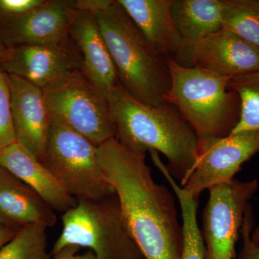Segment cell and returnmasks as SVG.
<instances>
[{"instance_id":"cell-12","label":"cell","mask_w":259,"mask_h":259,"mask_svg":"<svg viewBox=\"0 0 259 259\" xmlns=\"http://www.w3.org/2000/svg\"><path fill=\"white\" fill-rule=\"evenodd\" d=\"M75 12L74 1L47 0L25 14L0 15V38L6 49L69 41Z\"/></svg>"},{"instance_id":"cell-28","label":"cell","mask_w":259,"mask_h":259,"mask_svg":"<svg viewBox=\"0 0 259 259\" xmlns=\"http://www.w3.org/2000/svg\"><path fill=\"white\" fill-rule=\"evenodd\" d=\"M18 231L10 229L0 223V249L9 243L18 233Z\"/></svg>"},{"instance_id":"cell-25","label":"cell","mask_w":259,"mask_h":259,"mask_svg":"<svg viewBox=\"0 0 259 259\" xmlns=\"http://www.w3.org/2000/svg\"><path fill=\"white\" fill-rule=\"evenodd\" d=\"M47 0H0V15L16 16L25 14L45 3Z\"/></svg>"},{"instance_id":"cell-26","label":"cell","mask_w":259,"mask_h":259,"mask_svg":"<svg viewBox=\"0 0 259 259\" xmlns=\"http://www.w3.org/2000/svg\"><path fill=\"white\" fill-rule=\"evenodd\" d=\"M113 0H76L74 1L75 10L96 15L107 9Z\"/></svg>"},{"instance_id":"cell-21","label":"cell","mask_w":259,"mask_h":259,"mask_svg":"<svg viewBox=\"0 0 259 259\" xmlns=\"http://www.w3.org/2000/svg\"><path fill=\"white\" fill-rule=\"evenodd\" d=\"M229 87L241 102L239 120L231 134L259 132V73L233 78Z\"/></svg>"},{"instance_id":"cell-11","label":"cell","mask_w":259,"mask_h":259,"mask_svg":"<svg viewBox=\"0 0 259 259\" xmlns=\"http://www.w3.org/2000/svg\"><path fill=\"white\" fill-rule=\"evenodd\" d=\"M0 68L42 90L69 75L82 72V60L71 39L52 45L8 48L0 56Z\"/></svg>"},{"instance_id":"cell-20","label":"cell","mask_w":259,"mask_h":259,"mask_svg":"<svg viewBox=\"0 0 259 259\" xmlns=\"http://www.w3.org/2000/svg\"><path fill=\"white\" fill-rule=\"evenodd\" d=\"M223 29L259 49V0H224Z\"/></svg>"},{"instance_id":"cell-9","label":"cell","mask_w":259,"mask_h":259,"mask_svg":"<svg viewBox=\"0 0 259 259\" xmlns=\"http://www.w3.org/2000/svg\"><path fill=\"white\" fill-rule=\"evenodd\" d=\"M259 153V132L199 140L198 157L182 190L194 199L203 191L229 183L242 165Z\"/></svg>"},{"instance_id":"cell-4","label":"cell","mask_w":259,"mask_h":259,"mask_svg":"<svg viewBox=\"0 0 259 259\" xmlns=\"http://www.w3.org/2000/svg\"><path fill=\"white\" fill-rule=\"evenodd\" d=\"M168 60L171 87L164 102L178 109L198 140L231 134L241 112L239 96L229 87L231 79Z\"/></svg>"},{"instance_id":"cell-17","label":"cell","mask_w":259,"mask_h":259,"mask_svg":"<svg viewBox=\"0 0 259 259\" xmlns=\"http://www.w3.org/2000/svg\"><path fill=\"white\" fill-rule=\"evenodd\" d=\"M173 0H117L148 42L167 59L182 49V37L171 16Z\"/></svg>"},{"instance_id":"cell-18","label":"cell","mask_w":259,"mask_h":259,"mask_svg":"<svg viewBox=\"0 0 259 259\" xmlns=\"http://www.w3.org/2000/svg\"><path fill=\"white\" fill-rule=\"evenodd\" d=\"M224 0H173L171 16L188 46L223 29Z\"/></svg>"},{"instance_id":"cell-5","label":"cell","mask_w":259,"mask_h":259,"mask_svg":"<svg viewBox=\"0 0 259 259\" xmlns=\"http://www.w3.org/2000/svg\"><path fill=\"white\" fill-rule=\"evenodd\" d=\"M62 231L51 255L70 245L84 247L96 259H145L126 224L117 195L79 199L63 213Z\"/></svg>"},{"instance_id":"cell-30","label":"cell","mask_w":259,"mask_h":259,"mask_svg":"<svg viewBox=\"0 0 259 259\" xmlns=\"http://www.w3.org/2000/svg\"><path fill=\"white\" fill-rule=\"evenodd\" d=\"M6 49L5 46L3 45V42H2L1 38H0V56L4 53V51Z\"/></svg>"},{"instance_id":"cell-10","label":"cell","mask_w":259,"mask_h":259,"mask_svg":"<svg viewBox=\"0 0 259 259\" xmlns=\"http://www.w3.org/2000/svg\"><path fill=\"white\" fill-rule=\"evenodd\" d=\"M184 67L198 68L230 79L259 73V49L221 29L182 49L173 59Z\"/></svg>"},{"instance_id":"cell-14","label":"cell","mask_w":259,"mask_h":259,"mask_svg":"<svg viewBox=\"0 0 259 259\" xmlns=\"http://www.w3.org/2000/svg\"><path fill=\"white\" fill-rule=\"evenodd\" d=\"M70 35L81 55L83 74L106 95L118 81L96 16L76 10Z\"/></svg>"},{"instance_id":"cell-8","label":"cell","mask_w":259,"mask_h":259,"mask_svg":"<svg viewBox=\"0 0 259 259\" xmlns=\"http://www.w3.org/2000/svg\"><path fill=\"white\" fill-rule=\"evenodd\" d=\"M257 180H233L209 189L203 212L206 259H234L244 212L258 190Z\"/></svg>"},{"instance_id":"cell-1","label":"cell","mask_w":259,"mask_h":259,"mask_svg":"<svg viewBox=\"0 0 259 259\" xmlns=\"http://www.w3.org/2000/svg\"><path fill=\"white\" fill-rule=\"evenodd\" d=\"M97 157L145 259H180L183 235L175 197L153 180L146 154L113 138L97 146Z\"/></svg>"},{"instance_id":"cell-15","label":"cell","mask_w":259,"mask_h":259,"mask_svg":"<svg viewBox=\"0 0 259 259\" xmlns=\"http://www.w3.org/2000/svg\"><path fill=\"white\" fill-rule=\"evenodd\" d=\"M0 166L36 192L54 210L64 213L77 204L47 167L18 143L0 151Z\"/></svg>"},{"instance_id":"cell-3","label":"cell","mask_w":259,"mask_h":259,"mask_svg":"<svg viewBox=\"0 0 259 259\" xmlns=\"http://www.w3.org/2000/svg\"><path fill=\"white\" fill-rule=\"evenodd\" d=\"M119 84L146 105L164 102L171 87L168 60L148 41L117 0L95 15Z\"/></svg>"},{"instance_id":"cell-29","label":"cell","mask_w":259,"mask_h":259,"mask_svg":"<svg viewBox=\"0 0 259 259\" xmlns=\"http://www.w3.org/2000/svg\"><path fill=\"white\" fill-rule=\"evenodd\" d=\"M251 240L255 245H259V223L252 232Z\"/></svg>"},{"instance_id":"cell-24","label":"cell","mask_w":259,"mask_h":259,"mask_svg":"<svg viewBox=\"0 0 259 259\" xmlns=\"http://www.w3.org/2000/svg\"><path fill=\"white\" fill-rule=\"evenodd\" d=\"M255 216L251 204L245 209L241 228L242 248L238 259H259V245H255L251 240V233L254 229Z\"/></svg>"},{"instance_id":"cell-31","label":"cell","mask_w":259,"mask_h":259,"mask_svg":"<svg viewBox=\"0 0 259 259\" xmlns=\"http://www.w3.org/2000/svg\"><path fill=\"white\" fill-rule=\"evenodd\" d=\"M0 167H1V166H0Z\"/></svg>"},{"instance_id":"cell-13","label":"cell","mask_w":259,"mask_h":259,"mask_svg":"<svg viewBox=\"0 0 259 259\" xmlns=\"http://www.w3.org/2000/svg\"><path fill=\"white\" fill-rule=\"evenodd\" d=\"M8 75L16 142L39 160L47 141L51 117L42 89Z\"/></svg>"},{"instance_id":"cell-6","label":"cell","mask_w":259,"mask_h":259,"mask_svg":"<svg viewBox=\"0 0 259 259\" xmlns=\"http://www.w3.org/2000/svg\"><path fill=\"white\" fill-rule=\"evenodd\" d=\"M39 161L77 200H100L115 194L99 163L97 146L56 119L51 118Z\"/></svg>"},{"instance_id":"cell-23","label":"cell","mask_w":259,"mask_h":259,"mask_svg":"<svg viewBox=\"0 0 259 259\" xmlns=\"http://www.w3.org/2000/svg\"><path fill=\"white\" fill-rule=\"evenodd\" d=\"M15 142L8 75L0 68V151Z\"/></svg>"},{"instance_id":"cell-27","label":"cell","mask_w":259,"mask_h":259,"mask_svg":"<svg viewBox=\"0 0 259 259\" xmlns=\"http://www.w3.org/2000/svg\"><path fill=\"white\" fill-rule=\"evenodd\" d=\"M80 248L75 245L65 247L55 254L52 255L51 259H96L93 252L90 250L79 253Z\"/></svg>"},{"instance_id":"cell-16","label":"cell","mask_w":259,"mask_h":259,"mask_svg":"<svg viewBox=\"0 0 259 259\" xmlns=\"http://www.w3.org/2000/svg\"><path fill=\"white\" fill-rule=\"evenodd\" d=\"M57 218L54 209L32 189L0 167V223L19 231L41 225L50 228Z\"/></svg>"},{"instance_id":"cell-2","label":"cell","mask_w":259,"mask_h":259,"mask_svg":"<svg viewBox=\"0 0 259 259\" xmlns=\"http://www.w3.org/2000/svg\"><path fill=\"white\" fill-rule=\"evenodd\" d=\"M106 97L115 139L136 152L162 153L168 173L185 185L198 157L199 140L178 109L166 102L153 106L138 101L119 83Z\"/></svg>"},{"instance_id":"cell-22","label":"cell","mask_w":259,"mask_h":259,"mask_svg":"<svg viewBox=\"0 0 259 259\" xmlns=\"http://www.w3.org/2000/svg\"><path fill=\"white\" fill-rule=\"evenodd\" d=\"M47 228L34 225L20 230L0 249V259H51L48 250Z\"/></svg>"},{"instance_id":"cell-7","label":"cell","mask_w":259,"mask_h":259,"mask_svg":"<svg viewBox=\"0 0 259 259\" xmlns=\"http://www.w3.org/2000/svg\"><path fill=\"white\" fill-rule=\"evenodd\" d=\"M42 92L51 118L64 122L97 146L115 138L106 95L81 71L51 83Z\"/></svg>"},{"instance_id":"cell-19","label":"cell","mask_w":259,"mask_h":259,"mask_svg":"<svg viewBox=\"0 0 259 259\" xmlns=\"http://www.w3.org/2000/svg\"><path fill=\"white\" fill-rule=\"evenodd\" d=\"M152 161L169 183L180 202L183 235V245L180 259H206L203 236L197 222L198 199L192 198L182 190L176 180L168 173L166 165L162 162L158 155L153 156Z\"/></svg>"}]
</instances>
